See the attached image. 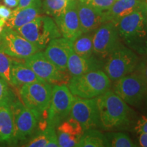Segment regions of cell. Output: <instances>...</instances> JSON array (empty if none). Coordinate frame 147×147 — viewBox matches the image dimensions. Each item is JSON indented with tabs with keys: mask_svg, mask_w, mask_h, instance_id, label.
<instances>
[{
	"mask_svg": "<svg viewBox=\"0 0 147 147\" xmlns=\"http://www.w3.org/2000/svg\"><path fill=\"white\" fill-rule=\"evenodd\" d=\"M97 99L103 129H126L135 123V112L113 91L108 90Z\"/></svg>",
	"mask_w": 147,
	"mask_h": 147,
	"instance_id": "obj_1",
	"label": "cell"
},
{
	"mask_svg": "<svg viewBox=\"0 0 147 147\" xmlns=\"http://www.w3.org/2000/svg\"><path fill=\"white\" fill-rule=\"evenodd\" d=\"M117 26L124 45L140 56L147 55V30L139 8L121 18Z\"/></svg>",
	"mask_w": 147,
	"mask_h": 147,
	"instance_id": "obj_2",
	"label": "cell"
},
{
	"mask_svg": "<svg viewBox=\"0 0 147 147\" xmlns=\"http://www.w3.org/2000/svg\"><path fill=\"white\" fill-rule=\"evenodd\" d=\"M110 86V80L102 69L71 76L67 82L71 93L82 98L100 96L108 91Z\"/></svg>",
	"mask_w": 147,
	"mask_h": 147,
	"instance_id": "obj_3",
	"label": "cell"
},
{
	"mask_svg": "<svg viewBox=\"0 0 147 147\" xmlns=\"http://www.w3.org/2000/svg\"><path fill=\"white\" fill-rule=\"evenodd\" d=\"M15 30L40 51L46 49L52 40L62 36L55 20L50 16L39 15Z\"/></svg>",
	"mask_w": 147,
	"mask_h": 147,
	"instance_id": "obj_4",
	"label": "cell"
},
{
	"mask_svg": "<svg viewBox=\"0 0 147 147\" xmlns=\"http://www.w3.org/2000/svg\"><path fill=\"white\" fill-rule=\"evenodd\" d=\"M140 60L138 54L122 44L106 59L102 70L115 82L135 71Z\"/></svg>",
	"mask_w": 147,
	"mask_h": 147,
	"instance_id": "obj_5",
	"label": "cell"
},
{
	"mask_svg": "<svg viewBox=\"0 0 147 147\" xmlns=\"http://www.w3.org/2000/svg\"><path fill=\"white\" fill-rule=\"evenodd\" d=\"M10 105L13 114L14 144H18L32 136L42 117L27 108L14 95Z\"/></svg>",
	"mask_w": 147,
	"mask_h": 147,
	"instance_id": "obj_6",
	"label": "cell"
},
{
	"mask_svg": "<svg viewBox=\"0 0 147 147\" xmlns=\"http://www.w3.org/2000/svg\"><path fill=\"white\" fill-rule=\"evenodd\" d=\"M113 90L128 105L136 108L147 106V85L136 71L115 81Z\"/></svg>",
	"mask_w": 147,
	"mask_h": 147,
	"instance_id": "obj_7",
	"label": "cell"
},
{
	"mask_svg": "<svg viewBox=\"0 0 147 147\" xmlns=\"http://www.w3.org/2000/svg\"><path fill=\"white\" fill-rule=\"evenodd\" d=\"M75 96L67 86L56 84L53 87L52 96L47 110V126L56 129L68 118Z\"/></svg>",
	"mask_w": 147,
	"mask_h": 147,
	"instance_id": "obj_8",
	"label": "cell"
},
{
	"mask_svg": "<svg viewBox=\"0 0 147 147\" xmlns=\"http://www.w3.org/2000/svg\"><path fill=\"white\" fill-rule=\"evenodd\" d=\"M52 84L47 82H35L21 86L19 94L23 104L41 117L47 112L53 91Z\"/></svg>",
	"mask_w": 147,
	"mask_h": 147,
	"instance_id": "obj_9",
	"label": "cell"
},
{
	"mask_svg": "<svg viewBox=\"0 0 147 147\" xmlns=\"http://www.w3.org/2000/svg\"><path fill=\"white\" fill-rule=\"evenodd\" d=\"M0 51L12 57L24 59L40 51L15 29L8 27H3L0 33Z\"/></svg>",
	"mask_w": 147,
	"mask_h": 147,
	"instance_id": "obj_10",
	"label": "cell"
},
{
	"mask_svg": "<svg viewBox=\"0 0 147 147\" xmlns=\"http://www.w3.org/2000/svg\"><path fill=\"white\" fill-rule=\"evenodd\" d=\"M122 44L117 25L113 22L102 23L93 34V54L101 59L106 60Z\"/></svg>",
	"mask_w": 147,
	"mask_h": 147,
	"instance_id": "obj_11",
	"label": "cell"
},
{
	"mask_svg": "<svg viewBox=\"0 0 147 147\" xmlns=\"http://www.w3.org/2000/svg\"><path fill=\"white\" fill-rule=\"evenodd\" d=\"M69 117L81 125L84 131L100 126L97 97L82 98L75 96Z\"/></svg>",
	"mask_w": 147,
	"mask_h": 147,
	"instance_id": "obj_12",
	"label": "cell"
},
{
	"mask_svg": "<svg viewBox=\"0 0 147 147\" xmlns=\"http://www.w3.org/2000/svg\"><path fill=\"white\" fill-rule=\"evenodd\" d=\"M36 74L45 81L50 84H63L68 82L66 72L61 71L48 59L45 53L38 51L24 62Z\"/></svg>",
	"mask_w": 147,
	"mask_h": 147,
	"instance_id": "obj_13",
	"label": "cell"
},
{
	"mask_svg": "<svg viewBox=\"0 0 147 147\" xmlns=\"http://www.w3.org/2000/svg\"><path fill=\"white\" fill-rule=\"evenodd\" d=\"M76 1L70 0L65 12L54 18L61 36L72 42L82 34L77 12Z\"/></svg>",
	"mask_w": 147,
	"mask_h": 147,
	"instance_id": "obj_14",
	"label": "cell"
},
{
	"mask_svg": "<svg viewBox=\"0 0 147 147\" xmlns=\"http://www.w3.org/2000/svg\"><path fill=\"white\" fill-rule=\"evenodd\" d=\"M73 50V43L63 37L51 40L46 47L45 55L61 71L67 72V61Z\"/></svg>",
	"mask_w": 147,
	"mask_h": 147,
	"instance_id": "obj_15",
	"label": "cell"
},
{
	"mask_svg": "<svg viewBox=\"0 0 147 147\" xmlns=\"http://www.w3.org/2000/svg\"><path fill=\"white\" fill-rule=\"evenodd\" d=\"M56 133L59 146L74 147L78 146L84 129L76 119L69 117L57 127Z\"/></svg>",
	"mask_w": 147,
	"mask_h": 147,
	"instance_id": "obj_16",
	"label": "cell"
},
{
	"mask_svg": "<svg viewBox=\"0 0 147 147\" xmlns=\"http://www.w3.org/2000/svg\"><path fill=\"white\" fill-rule=\"evenodd\" d=\"M76 9L82 34L95 32L103 23V12L89 3L77 1Z\"/></svg>",
	"mask_w": 147,
	"mask_h": 147,
	"instance_id": "obj_17",
	"label": "cell"
},
{
	"mask_svg": "<svg viewBox=\"0 0 147 147\" xmlns=\"http://www.w3.org/2000/svg\"><path fill=\"white\" fill-rule=\"evenodd\" d=\"M104 62L105 60L101 59L95 55L90 57H82L72 50L67 61V70L71 76H78L92 71L102 69Z\"/></svg>",
	"mask_w": 147,
	"mask_h": 147,
	"instance_id": "obj_18",
	"label": "cell"
},
{
	"mask_svg": "<svg viewBox=\"0 0 147 147\" xmlns=\"http://www.w3.org/2000/svg\"><path fill=\"white\" fill-rule=\"evenodd\" d=\"M42 10V0H34L30 5L24 8L16 7L12 11L10 17L5 21V25L16 29L34 20L40 15Z\"/></svg>",
	"mask_w": 147,
	"mask_h": 147,
	"instance_id": "obj_19",
	"label": "cell"
},
{
	"mask_svg": "<svg viewBox=\"0 0 147 147\" xmlns=\"http://www.w3.org/2000/svg\"><path fill=\"white\" fill-rule=\"evenodd\" d=\"M12 93L0 103V143L14 144L13 114L11 108Z\"/></svg>",
	"mask_w": 147,
	"mask_h": 147,
	"instance_id": "obj_20",
	"label": "cell"
},
{
	"mask_svg": "<svg viewBox=\"0 0 147 147\" xmlns=\"http://www.w3.org/2000/svg\"><path fill=\"white\" fill-rule=\"evenodd\" d=\"M141 0H117L108 10L103 12V23L113 22L117 25L122 18L139 8Z\"/></svg>",
	"mask_w": 147,
	"mask_h": 147,
	"instance_id": "obj_21",
	"label": "cell"
},
{
	"mask_svg": "<svg viewBox=\"0 0 147 147\" xmlns=\"http://www.w3.org/2000/svg\"><path fill=\"white\" fill-rule=\"evenodd\" d=\"M12 85L21 87L24 84L35 82H46L36 74V73L25 63L12 60Z\"/></svg>",
	"mask_w": 147,
	"mask_h": 147,
	"instance_id": "obj_22",
	"label": "cell"
},
{
	"mask_svg": "<svg viewBox=\"0 0 147 147\" xmlns=\"http://www.w3.org/2000/svg\"><path fill=\"white\" fill-rule=\"evenodd\" d=\"M78 147H104L109 146L105 134H103L96 129L84 131L79 141Z\"/></svg>",
	"mask_w": 147,
	"mask_h": 147,
	"instance_id": "obj_23",
	"label": "cell"
},
{
	"mask_svg": "<svg viewBox=\"0 0 147 147\" xmlns=\"http://www.w3.org/2000/svg\"><path fill=\"white\" fill-rule=\"evenodd\" d=\"M73 51L82 57H90L93 54V34H82L73 42Z\"/></svg>",
	"mask_w": 147,
	"mask_h": 147,
	"instance_id": "obj_24",
	"label": "cell"
},
{
	"mask_svg": "<svg viewBox=\"0 0 147 147\" xmlns=\"http://www.w3.org/2000/svg\"><path fill=\"white\" fill-rule=\"evenodd\" d=\"M69 1L68 0H44L42 10L47 15L55 18L65 12Z\"/></svg>",
	"mask_w": 147,
	"mask_h": 147,
	"instance_id": "obj_25",
	"label": "cell"
},
{
	"mask_svg": "<svg viewBox=\"0 0 147 147\" xmlns=\"http://www.w3.org/2000/svg\"><path fill=\"white\" fill-rule=\"evenodd\" d=\"M109 146L112 147H134L138 145L127 134L121 131L108 132L105 134Z\"/></svg>",
	"mask_w": 147,
	"mask_h": 147,
	"instance_id": "obj_26",
	"label": "cell"
},
{
	"mask_svg": "<svg viewBox=\"0 0 147 147\" xmlns=\"http://www.w3.org/2000/svg\"><path fill=\"white\" fill-rule=\"evenodd\" d=\"M55 134H56V129L47 126L45 129L35 134L26 143V144L23 146L28 147L47 146L49 140Z\"/></svg>",
	"mask_w": 147,
	"mask_h": 147,
	"instance_id": "obj_27",
	"label": "cell"
},
{
	"mask_svg": "<svg viewBox=\"0 0 147 147\" xmlns=\"http://www.w3.org/2000/svg\"><path fill=\"white\" fill-rule=\"evenodd\" d=\"M12 59L10 56L0 51V78L5 80L9 85H12Z\"/></svg>",
	"mask_w": 147,
	"mask_h": 147,
	"instance_id": "obj_28",
	"label": "cell"
},
{
	"mask_svg": "<svg viewBox=\"0 0 147 147\" xmlns=\"http://www.w3.org/2000/svg\"><path fill=\"white\" fill-rule=\"evenodd\" d=\"M116 1L117 0H88L87 3L103 12L108 10Z\"/></svg>",
	"mask_w": 147,
	"mask_h": 147,
	"instance_id": "obj_29",
	"label": "cell"
},
{
	"mask_svg": "<svg viewBox=\"0 0 147 147\" xmlns=\"http://www.w3.org/2000/svg\"><path fill=\"white\" fill-rule=\"evenodd\" d=\"M134 129L138 134L147 133V113L136 119L134 125Z\"/></svg>",
	"mask_w": 147,
	"mask_h": 147,
	"instance_id": "obj_30",
	"label": "cell"
},
{
	"mask_svg": "<svg viewBox=\"0 0 147 147\" xmlns=\"http://www.w3.org/2000/svg\"><path fill=\"white\" fill-rule=\"evenodd\" d=\"M142 57L135 71L142 78L147 85V55L142 56Z\"/></svg>",
	"mask_w": 147,
	"mask_h": 147,
	"instance_id": "obj_31",
	"label": "cell"
},
{
	"mask_svg": "<svg viewBox=\"0 0 147 147\" xmlns=\"http://www.w3.org/2000/svg\"><path fill=\"white\" fill-rule=\"evenodd\" d=\"M12 93L9 88V84L5 80L0 78V103Z\"/></svg>",
	"mask_w": 147,
	"mask_h": 147,
	"instance_id": "obj_32",
	"label": "cell"
},
{
	"mask_svg": "<svg viewBox=\"0 0 147 147\" xmlns=\"http://www.w3.org/2000/svg\"><path fill=\"white\" fill-rule=\"evenodd\" d=\"M12 13V10L6 5H0V18H3L6 21L10 17Z\"/></svg>",
	"mask_w": 147,
	"mask_h": 147,
	"instance_id": "obj_33",
	"label": "cell"
},
{
	"mask_svg": "<svg viewBox=\"0 0 147 147\" xmlns=\"http://www.w3.org/2000/svg\"><path fill=\"white\" fill-rule=\"evenodd\" d=\"M139 9L142 12L143 18H144V22L145 27H146L147 30V0L141 1Z\"/></svg>",
	"mask_w": 147,
	"mask_h": 147,
	"instance_id": "obj_34",
	"label": "cell"
},
{
	"mask_svg": "<svg viewBox=\"0 0 147 147\" xmlns=\"http://www.w3.org/2000/svg\"><path fill=\"white\" fill-rule=\"evenodd\" d=\"M142 147H147V133L139 134L138 145Z\"/></svg>",
	"mask_w": 147,
	"mask_h": 147,
	"instance_id": "obj_35",
	"label": "cell"
},
{
	"mask_svg": "<svg viewBox=\"0 0 147 147\" xmlns=\"http://www.w3.org/2000/svg\"><path fill=\"white\" fill-rule=\"evenodd\" d=\"M3 3L10 8H15L18 7L19 0H3Z\"/></svg>",
	"mask_w": 147,
	"mask_h": 147,
	"instance_id": "obj_36",
	"label": "cell"
},
{
	"mask_svg": "<svg viewBox=\"0 0 147 147\" xmlns=\"http://www.w3.org/2000/svg\"><path fill=\"white\" fill-rule=\"evenodd\" d=\"M34 0H19L18 8H24L30 5Z\"/></svg>",
	"mask_w": 147,
	"mask_h": 147,
	"instance_id": "obj_37",
	"label": "cell"
},
{
	"mask_svg": "<svg viewBox=\"0 0 147 147\" xmlns=\"http://www.w3.org/2000/svg\"><path fill=\"white\" fill-rule=\"evenodd\" d=\"M5 25V20L3 19V18H0V27H4Z\"/></svg>",
	"mask_w": 147,
	"mask_h": 147,
	"instance_id": "obj_38",
	"label": "cell"
},
{
	"mask_svg": "<svg viewBox=\"0 0 147 147\" xmlns=\"http://www.w3.org/2000/svg\"><path fill=\"white\" fill-rule=\"evenodd\" d=\"M77 1H82V2H87L88 0H77Z\"/></svg>",
	"mask_w": 147,
	"mask_h": 147,
	"instance_id": "obj_39",
	"label": "cell"
},
{
	"mask_svg": "<svg viewBox=\"0 0 147 147\" xmlns=\"http://www.w3.org/2000/svg\"><path fill=\"white\" fill-rule=\"evenodd\" d=\"M3 29V27H0V33H1V32H2Z\"/></svg>",
	"mask_w": 147,
	"mask_h": 147,
	"instance_id": "obj_40",
	"label": "cell"
},
{
	"mask_svg": "<svg viewBox=\"0 0 147 147\" xmlns=\"http://www.w3.org/2000/svg\"><path fill=\"white\" fill-rule=\"evenodd\" d=\"M141 1H144V0H141Z\"/></svg>",
	"mask_w": 147,
	"mask_h": 147,
	"instance_id": "obj_41",
	"label": "cell"
}]
</instances>
